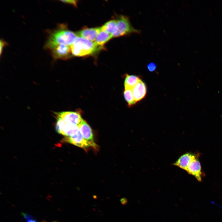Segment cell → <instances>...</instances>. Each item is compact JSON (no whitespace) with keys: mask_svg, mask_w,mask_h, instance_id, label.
Here are the masks:
<instances>
[{"mask_svg":"<svg viewBox=\"0 0 222 222\" xmlns=\"http://www.w3.org/2000/svg\"><path fill=\"white\" fill-rule=\"evenodd\" d=\"M41 222H46L44 220H43Z\"/></svg>","mask_w":222,"mask_h":222,"instance_id":"7402d4cb","label":"cell"},{"mask_svg":"<svg viewBox=\"0 0 222 222\" xmlns=\"http://www.w3.org/2000/svg\"><path fill=\"white\" fill-rule=\"evenodd\" d=\"M101 31V27L87 28L80 31L77 34L78 36L95 42L97 35Z\"/></svg>","mask_w":222,"mask_h":222,"instance_id":"9c48e42d","label":"cell"},{"mask_svg":"<svg viewBox=\"0 0 222 222\" xmlns=\"http://www.w3.org/2000/svg\"><path fill=\"white\" fill-rule=\"evenodd\" d=\"M7 45V43L3 40L1 39L0 41V55L1 56L4 47Z\"/></svg>","mask_w":222,"mask_h":222,"instance_id":"ac0fdd59","label":"cell"},{"mask_svg":"<svg viewBox=\"0 0 222 222\" xmlns=\"http://www.w3.org/2000/svg\"><path fill=\"white\" fill-rule=\"evenodd\" d=\"M117 20V29L113 35V37H118L132 33H140V30L134 28L132 26L127 16L121 15Z\"/></svg>","mask_w":222,"mask_h":222,"instance_id":"3957f363","label":"cell"},{"mask_svg":"<svg viewBox=\"0 0 222 222\" xmlns=\"http://www.w3.org/2000/svg\"><path fill=\"white\" fill-rule=\"evenodd\" d=\"M93 197L94 199H96L97 198V196L96 195H93Z\"/></svg>","mask_w":222,"mask_h":222,"instance_id":"44dd1931","label":"cell"},{"mask_svg":"<svg viewBox=\"0 0 222 222\" xmlns=\"http://www.w3.org/2000/svg\"><path fill=\"white\" fill-rule=\"evenodd\" d=\"M113 37L112 34L101 31L97 35L95 42L100 46H102Z\"/></svg>","mask_w":222,"mask_h":222,"instance_id":"5bb4252c","label":"cell"},{"mask_svg":"<svg viewBox=\"0 0 222 222\" xmlns=\"http://www.w3.org/2000/svg\"><path fill=\"white\" fill-rule=\"evenodd\" d=\"M196 158L195 155L192 153H187L181 155L173 165L186 171L191 162Z\"/></svg>","mask_w":222,"mask_h":222,"instance_id":"8fae6325","label":"cell"},{"mask_svg":"<svg viewBox=\"0 0 222 222\" xmlns=\"http://www.w3.org/2000/svg\"><path fill=\"white\" fill-rule=\"evenodd\" d=\"M123 94L124 98L129 106H131L136 104V102L134 98L132 89H125Z\"/></svg>","mask_w":222,"mask_h":222,"instance_id":"9a60e30c","label":"cell"},{"mask_svg":"<svg viewBox=\"0 0 222 222\" xmlns=\"http://www.w3.org/2000/svg\"><path fill=\"white\" fill-rule=\"evenodd\" d=\"M52 222H57V221H53Z\"/></svg>","mask_w":222,"mask_h":222,"instance_id":"603a6c76","label":"cell"},{"mask_svg":"<svg viewBox=\"0 0 222 222\" xmlns=\"http://www.w3.org/2000/svg\"><path fill=\"white\" fill-rule=\"evenodd\" d=\"M55 116L61 118L65 122L78 125L82 120L81 115L79 113L72 111H63L55 112Z\"/></svg>","mask_w":222,"mask_h":222,"instance_id":"5b68a950","label":"cell"},{"mask_svg":"<svg viewBox=\"0 0 222 222\" xmlns=\"http://www.w3.org/2000/svg\"><path fill=\"white\" fill-rule=\"evenodd\" d=\"M140 80L136 75L126 74L124 82L125 89H132Z\"/></svg>","mask_w":222,"mask_h":222,"instance_id":"7c38bea8","label":"cell"},{"mask_svg":"<svg viewBox=\"0 0 222 222\" xmlns=\"http://www.w3.org/2000/svg\"><path fill=\"white\" fill-rule=\"evenodd\" d=\"M21 214L27 222H37L32 215L23 212L21 213Z\"/></svg>","mask_w":222,"mask_h":222,"instance_id":"2e32d148","label":"cell"},{"mask_svg":"<svg viewBox=\"0 0 222 222\" xmlns=\"http://www.w3.org/2000/svg\"><path fill=\"white\" fill-rule=\"evenodd\" d=\"M120 200L121 204L123 205H126L128 202L127 199L125 197L121 198Z\"/></svg>","mask_w":222,"mask_h":222,"instance_id":"ffe728a7","label":"cell"},{"mask_svg":"<svg viewBox=\"0 0 222 222\" xmlns=\"http://www.w3.org/2000/svg\"><path fill=\"white\" fill-rule=\"evenodd\" d=\"M61 2L64 3L71 4L75 6L77 5V1L76 0H61Z\"/></svg>","mask_w":222,"mask_h":222,"instance_id":"d6986e66","label":"cell"},{"mask_svg":"<svg viewBox=\"0 0 222 222\" xmlns=\"http://www.w3.org/2000/svg\"><path fill=\"white\" fill-rule=\"evenodd\" d=\"M186 171L194 176L199 182L202 181V173L200 162L197 158L192 160L188 165Z\"/></svg>","mask_w":222,"mask_h":222,"instance_id":"ba28073f","label":"cell"},{"mask_svg":"<svg viewBox=\"0 0 222 222\" xmlns=\"http://www.w3.org/2000/svg\"><path fill=\"white\" fill-rule=\"evenodd\" d=\"M132 90L134 100L137 102L145 97L147 92L146 87L145 83L141 79Z\"/></svg>","mask_w":222,"mask_h":222,"instance_id":"30bf717a","label":"cell"},{"mask_svg":"<svg viewBox=\"0 0 222 222\" xmlns=\"http://www.w3.org/2000/svg\"><path fill=\"white\" fill-rule=\"evenodd\" d=\"M78 37L76 33L68 30L64 25H60L49 35L45 47L50 49L59 44L71 46Z\"/></svg>","mask_w":222,"mask_h":222,"instance_id":"6da1fadb","label":"cell"},{"mask_svg":"<svg viewBox=\"0 0 222 222\" xmlns=\"http://www.w3.org/2000/svg\"><path fill=\"white\" fill-rule=\"evenodd\" d=\"M63 141L83 149L92 147L90 144L83 137L79 130L73 136L65 137Z\"/></svg>","mask_w":222,"mask_h":222,"instance_id":"52a82bcc","label":"cell"},{"mask_svg":"<svg viewBox=\"0 0 222 222\" xmlns=\"http://www.w3.org/2000/svg\"><path fill=\"white\" fill-rule=\"evenodd\" d=\"M117 20H110L101 27V31H106L113 36L117 31Z\"/></svg>","mask_w":222,"mask_h":222,"instance_id":"4fadbf2b","label":"cell"},{"mask_svg":"<svg viewBox=\"0 0 222 222\" xmlns=\"http://www.w3.org/2000/svg\"><path fill=\"white\" fill-rule=\"evenodd\" d=\"M71 47L72 55L80 57L93 54L101 49L102 47L94 42L78 36Z\"/></svg>","mask_w":222,"mask_h":222,"instance_id":"7a4b0ae2","label":"cell"},{"mask_svg":"<svg viewBox=\"0 0 222 222\" xmlns=\"http://www.w3.org/2000/svg\"><path fill=\"white\" fill-rule=\"evenodd\" d=\"M78 126L84 139L90 144L93 148L96 149L97 146L94 141L93 133L90 126L83 119Z\"/></svg>","mask_w":222,"mask_h":222,"instance_id":"8992f818","label":"cell"},{"mask_svg":"<svg viewBox=\"0 0 222 222\" xmlns=\"http://www.w3.org/2000/svg\"><path fill=\"white\" fill-rule=\"evenodd\" d=\"M54 60H67L72 55L71 46L65 44L58 45L50 49Z\"/></svg>","mask_w":222,"mask_h":222,"instance_id":"277c9868","label":"cell"},{"mask_svg":"<svg viewBox=\"0 0 222 222\" xmlns=\"http://www.w3.org/2000/svg\"><path fill=\"white\" fill-rule=\"evenodd\" d=\"M156 65L154 62H151L148 64L147 68L148 71L150 72L155 71L156 69Z\"/></svg>","mask_w":222,"mask_h":222,"instance_id":"e0dca14e","label":"cell"}]
</instances>
